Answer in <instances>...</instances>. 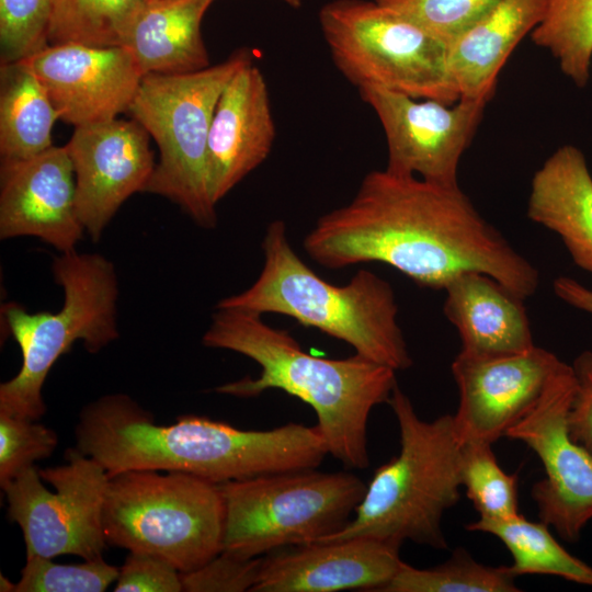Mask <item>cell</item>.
<instances>
[{
	"mask_svg": "<svg viewBox=\"0 0 592 592\" xmlns=\"http://www.w3.org/2000/svg\"><path fill=\"white\" fill-rule=\"evenodd\" d=\"M62 288L59 311L29 312L16 303L1 307V316L22 353L19 373L0 385V412L38 420L45 412L42 389L56 361L81 341L96 353L118 338L117 277L112 262L98 253H61L53 262Z\"/></svg>",
	"mask_w": 592,
	"mask_h": 592,
	"instance_id": "8992f818",
	"label": "cell"
},
{
	"mask_svg": "<svg viewBox=\"0 0 592 592\" xmlns=\"http://www.w3.org/2000/svg\"><path fill=\"white\" fill-rule=\"evenodd\" d=\"M400 547L371 537L284 547L263 557L252 592L380 591L402 562Z\"/></svg>",
	"mask_w": 592,
	"mask_h": 592,
	"instance_id": "ac0fdd59",
	"label": "cell"
},
{
	"mask_svg": "<svg viewBox=\"0 0 592 592\" xmlns=\"http://www.w3.org/2000/svg\"><path fill=\"white\" fill-rule=\"evenodd\" d=\"M75 436L76 448L99 462L110 477L127 470L181 471L216 485L317 468L329 454L317 424L242 430L187 414L158 425L124 394L88 403Z\"/></svg>",
	"mask_w": 592,
	"mask_h": 592,
	"instance_id": "7a4b0ae2",
	"label": "cell"
},
{
	"mask_svg": "<svg viewBox=\"0 0 592 592\" xmlns=\"http://www.w3.org/2000/svg\"><path fill=\"white\" fill-rule=\"evenodd\" d=\"M492 444L460 445V479L479 517L502 520L519 515L517 474L505 473Z\"/></svg>",
	"mask_w": 592,
	"mask_h": 592,
	"instance_id": "f1b7e54d",
	"label": "cell"
},
{
	"mask_svg": "<svg viewBox=\"0 0 592 592\" xmlns=\"http://www.w3.org/2000/svg\"><path fill=\"white\" fill-rule=\"evenodd\" d=\"M319 24L335 67L357 89L448 104L459 99L449 46L406 15L376 0H333L319 11Z\"/></svg>",
	"mask_w": 592,
	"mask_h": 592,
	"instance_id": "30bf717a",
	"label": "cell"
},
{
	"mask_svg": "<svg viewBox=\"0 0 592 592\" xmlns=\"http://www.w3.org/2000/svg\"><path fill=\"white\" fill-rule=\"evenodd\" d=\"M250 61L251 52L242 48L198 71L145 75L128 111L159 149V161L145 192L175 203L204 228L217 224L207 182L213 114L229 80Z\"/></svg>",
	"mask_w": 592,
	"mask_h": 592,
	"instance_id": "52a82bcc",
	"label": "cell"
},
{
	"mask_svg": "<svg viewBox=\"0 0 592 592\" xmlns=\"http://www.w3.org/2000/svg\"><path fill=\"white\" fill-rule=\"evenodd\" d=\"M53 0H0L1 64L15 62L48 44Z\"/></svg>",
	"mask_w": 592,
	"mask_h": 592,
	"instance_id": "4dcf8cb0",
	"label": "cell"
},
{
	"mask_svg": "<svg viewBox=\"0 0 592 592\" xmlns=\"http://www.w3.org/2000/svg\"><path fill=\"white\" fill-rule=\"evenodd\" d=\"M0 591L1 592H15V583L11 582L8 578L0 576Z\"/></svg>",
	"mask_w": 592,
	"mask_h": 592,
	"instance_id": "74e56055",
	"label": "cell"
},
{
	"mask_svg": "<svg viewBox=\"0 0 592 592\" xmlns=\"http://www.w3.org/2000/svg\"><path fill=\"white\" fill-rule=\"evenodd\" d=\"M281 1L291 5L292 8H298L303 3V0H281Z\"/></svg>",
	"mask_w": 592,
	"mask_h": 592,
	"instance_id": "f35d334b",
	"label": "cell"
},
{
	"mask_svg": "<svg viewBox=\"0 0 592 592\" xmlns=\"http://www.w3.org/2000/svg\"><path fill=\"white\" fill-rule=\"evenodd\" d=\"M470 532L491 534L511 553V571L522 574H550L592 587V567L571 555L544 522H532L519 514L502 520L479 517L465 526Z\"/></svg>",
	"mask_w": 592,
	"mask_h": 592,
	"instance_id": "d4e9b609",
	"label": "cell"
},
{
	"mask_svg": "<svg viewBox=\"0 0 592 592\" xmlns=\"http://www.w3.org/2000/svg\"><path fill=\"white\" fill-rule=\"evenodd\" d=\"M22 61L44 86L59 119L75 127L129 111L144 77L122 46L48 45Z\"/></svg>",
	"mask_w": 592,
	"mask_h": 592,
	"instance_id": "2e32d148",
	"label": "cell"
},
{
	"mask_svg": "<svg viewBox=\"0 0 592 592\" xmlns=\"http://www.w3.org/2000/svg\"><path fill=\"white\" fill-rule=\"evenodd\" d=\"M262 250L264 264L255 282L220 299L216 308L288 316L396 372L412 365L397 320L396 296L386 280L360 270L345 285L328 283L293 250L282 220L267 226Z\"/></svg>",
	"mask_w": 592,
	"mask_h": 592,
	"instance_id": "277c9868",
	"label": "cell"
},
{
	"mask_svg": "<svg viewBox=\"0 0 592 592\" xmlns=\"http://www.w3.org/2000/svg\"><path fill=\"white\" fill-rule=\"evenodd\" d=\"M517 577L510 567H491L457 548L445 562L428 569L401 562L382 592H515Z\"/></svg>",
	"mask_w": 592,
	"mask_h": 592,
	"instance_id": "83f0119b",
	"label": "cell"
},
{
	"mask_svg": "<svg viewBox=\"0 0 592 592\" xmlns=\"http://www.w3.org/2000/svg\"><path fill=\"white\" fill-rule=\"evenodd\" d=\"M65 458L67 463L56 467L32 466L2 489L8 516L23 533L26 556L103 558L107 545L103 508L110 476L76 447L68 448Z\"/></svg>",
	"mask_w": 592,
	"mask_h": 592,
	"instance_id": "8fae6325",
	"label": "cell"
},
{
	"mask_svg": "<svg viewBox=\"0 0 592 592\" xmlns=\"http://www.w3.org/2000/svg\"><path fill=\"white\" fill-rule=\"evenodd\" d=\"M443 311L457 329L462 354L521 353L535 344L524 299L480 272L456 276L445 288Z\"/></svg>",
	"mask_w": 592,
	"mask_h": 592,
	"instance_id": "ffe728a7",
	"label": "cell"
},
{
	"mask_svg": "<svg viewBox=\"0 0 592 592\" xmlns=\"http://www.w3.org/2000/svg\"><path fill=\"white\" fill-rule=\"evenodd\" d=\"M527 217L558 235L576 265L592 274V174L579 148L560 146L534 173Z\"/></svg>",
	"mask_w": 592,
	"mask_h": 592,
	"instance_id": "7402d4cb",
	"label": "cell"
},
{
	"mask_svg": "<svg viewBox=\"0 0 592 592\" xmlns=\"http://www.w3.org/2000/svg\"><path fill=\"white\" fill-rule=\"evenodd\" d=\"M148 0H53L48 44L123 46Z\"/></svg>",
	"mask_w": 592,
	"mask_h": 592,
	"instance_id": "484cf974",
	"label": "cell"
},
{
	"mask_svg": "<svg viewBox=\"0 0 592 592\" xmlns=\"http://www.w3.org/2000/svg\"><path fill=\"white\" fill-rule=\"evenodd\" d=\"M148 132L135 119L75 127L65 145L76 181L84 231L98 241L123 203L145 192L156 167Z\"/></svg>",
	"mask_w": 592,
	"mask_h": 592,
	"instance_id": "9a60e30c",
	"label": "cell"
},
{
	"mask_svg": "<svg viewBox=\"0 0 592 592\" xmlns=\"http://www.w3.org/2000/svg\"><path fill=\"white\" fill-rule=\"evenodd\" d=\"M202 343L242 354L261 367L258 377L223 384L216 392L252 398L283 390L314 409L331 456L350 469L369 465L368 418L376 406L388 402L397 386L395 369L357 353L345 358L311 355L287 330L240 309L216 308Z\"/></svg>",
	"mask_w": 592,
	"mask_h": 592,
	"instance_id": "3957f363",
	"label": "cell"
},
{
	"mask_svg": "<svg viewBox=\"0 0 592 592\" xmlns=\"http://www.w3.org/2000/svg\"><path fill=\"white\" fill-rule=\"evenodd\" d=\"M319 265L380 262L419 286L443 289L466 272L487 274L523 299L537 270L488 223L458 184L373 170L344 206L322 215L303 241Z\"/></svg>",
	"mask_w": 592,
	"mask_h": 592,
	"instance_id": "6da1fadb",
	"label": "cell"
},
{
	"mask_svg": "<svg viewBox=\"0 0 592 592\" xmlns=\"http://www.w3.org/2000/svg\"><path fill=\"white\" fill-rule=\"evenodd\" d=\"M574 388L572 366L565 363L505 435L526 444L540 459L545 478L532 488L539 521L570 543L592 521V452L573 441L568 428Z\"/></svg>",
	"mask_w": 592,
	"mask_h": 592,
	"instance_id": "7c38bea8",
	"label": "cell"
},
{
	"mask_svg": "<svg viewBox=\"0 0 592 592\" xmlns=\"http://www.w3.org/2000/svg\"><path fill=\"white\" fill-rule=\"evenodd\" d=\"M59 119L44 86L22 61L0 68L1 161L34 157L53 147L52 129Z\"/></svg>",
	"mask_w": 592,
	"mask_h": 592,
	"instance_id": "cb8c5ba5",
	"label": "cell"
},
{
	"mask_svg": "<svg viewBox=\"0 0 592 592\" xmlns=\"http://www.w3.org/2000/svg\"><path fill=\"white\" fill-rule=\"evenodd\" d=\"M37 420L0 412V486L3 489L34 463L52 456L56 432Z\"/></svg>",
	"mask_w": 592,
	"mask_h": 592,
	"instance_id": "1f68e13d",
	"label": "cell"
},
{
	"mask_svg": "<svg viewBox=\"0 0 592 592\" xmlns=\"http://www.w3.org/2000/svg\"><path fill=\"white\" fill-rule=\"evenodd\" d=\"M387 403L399 426V453L375 470L351 521L319 540L371 537L445 549L442 517L458 502L462 487L453 415L421 419L398 385Z\"/></svg>",
	"mask_w": 592,
	"mask_h": 592,
	"instance_id": "5b68a950",
	"label": "cell"
},
{
	"mask_svg": "<svg viewBox=\"0 0 592 592\" xmlns=\"http://www.w3.org/2000/svg\"><path fill=\"white\" fill-rule=\"evenodd\" d=\"M214 0H148L125 42L143 75L186 73L210 66L201 24Z\"/></svg>",
	"mask_w": 592,
	"mask_h": 592,
	"instance_id": "603a6c76",
	"label": "cell"
},
{
	"mask_svg": "<svg viewBox=\"0 0 592 592\" xmlns=\"http://www.w3.org/2000/svg\"><path fill=\"white\" fill-rule=\"evenodd\" d=\"M571 366L576 388L568 413L569 433L592 452V350L579 354Z\"/></svg>",
	"mask_w": 592,
	"mask_h": 592,
	"instance_id": "d590c367",
	"label": "cell"
},
{
	"mask_svg": "<svg viewBox=\"0 0 592 592\" xmlns=\"http://www.w3.org/2000/svg\"><path fill=\"white\" fill-rule=\"evenodd\" d=\"M263 557L246 558L221 550L210 560L181 573L186 592H244L258 582Z\"/></svg>",
	"mask_w": 592,
	"mask_h": 592,
	"instance_id": "836d02e7",
	"label": "cell"
},
{
	"mask_svg": "<svg viewBox=\"0 0 592 592\" xmlns=\"http://www.w3.org/2000/svg\"><path fill=\"white\" fill-rule=\"evenodd\" d=\"M358 92L383 127L387 170L437 184H458L460 158L475 137L488 102L458 99L448 104L375 87Z\"/></svg>",
	"mask_w": 592,
	"mask_h": 592,
	"instance_id": "4fadbf2b",
	"label": "cell"
},
{
	"mask_svg": "<svg viewBox=\"0 0 592 592\" xmlns=\"http://www.w3.org/2000/svg\"><path fill=\"white\" fill-rule=\"evenodd\" d=\"M366 486L352 473L316 468L221 483L223 550L253 558L333 535L351 521Z\"/></svg>",
	"mask_w": 592,
	"mask_h": 592,
	"instance_id": "9c48e42d",
	"label": "cell"
},
{
	"mask_svg": "<svg viewBox=\"0 0 592 592\" xmlns=\"http://www.w3.org/2000/svg\"><path fill=\"white\" fill-rule=\"evenodd\" d=\"M83 234L66 146H53L27 159L1 161V239L32 236L67 253L76 250Z\"/></svg>",
	"mask_w": 592,
	"mask_h": 592,
	"instance_id": "e0dca14e",
	"label": "cell"
},
{
	"mask_svg": "<svg viewBox=\"0 0 592 592\" xmlns=\"http://www.w3.org/2000/svg\"><path fill=\"white\" fill-rule=\"evenodd\" d=\"M548 0H498L449 45L448 70L459 99L489 102L506 60L544 18Z\"/></svg>",
	"mask_w": 592,
	"mask_h": 592,
	"instance_id": "44dd1931",
	"label": "cell"
},
{
	"mask_svg": "<svg viewBox=\"0 0 592 592\" xmlns=\"http://www.w3.org/2000/svg\"><path fill=\"white\" fill-rule=\"evenodd\" d=\"M532 42L556 59L577 87L587 86L592 62V0H548Z\"/></svg>",
	"mask_w": 592,
	"mask_h": 592,
	"instance_id": "4316f807",
	"label": "cell"
},
{
	"mask_svg": "<svg viewBox=\"0 0 592 592\" xmlns=\"http://www.w3.org/2000/svg\"><path fill=\"white\" fill-rule=\"evenodd\" d=\"M118 571L103 558L60 565L50 558L26 556L15 592H103L117 580Z\"/></svg>",
	"mask_w": 592,
	"mask_h": 592,
	"instance_id": "f546056e",
	"label": "cell"
},
{
	"mask_svg": "<svg viewBox=\"0 0 592 592\" xmlns=\"http://www.w3.org/2000/svg\"><path fill=\"white\" fill-rule=\"evenodd\" d=\"M553 288L566 304L592 315V289L567 276L557 277Z\"/></svg>",
	"mask_w": 592,
	"mask_h": 592,
	"instance_id": "8d00e7d4",
	"label": "cell"
},
{
	"mask_svg": "<svg viewBox=\"0 0 592 592\" xmlns=\"http://www.w3.org/2000/svg\"><path fill=\"white\" fill-rule=\"evenodd\" d=\"M442 39L448 46L498 0H376Z\"/></svg>",
	"mask_w": 592,
	"mask_h": 592,
	"instance_id": "d6a6232c",
	"label": "cell"
},
{
	"mask_svg": "<svg viewBox=\"0 0 592 592\" xmlns=\"http://www.w3.org/2000/svg\"><path fill=\"white\" fill-rule=\"evenodd\" d=\"M115 592H181V572L170 562L140 553H129L119 567Z\"/></svg>",
	"mask_w": 592,
	"mask_h": 592,
	"instance_id": "e575fe53",
	"label": "cell"
},
{
	"mask_svg": "<svg viewBox=\"0 0 592 592\" xmlns=\"http://www.w3.org/2000/svg\"><path fill=\"white\" fill-rule=\"evenodd\" d=\"M224 526L219 485L181 471L110 477L103 508L107 545L159 557L183 573L223 550Z\"/></svg>",
	"mask_w": 592,
	"mask_h": 592,
	"instance_id": "ba28073f",
	"label": "cell"
},
{
	"mask_svg": "<svg viewBox=\"0 0 592 592\" xmlns=\"http://www.w3.org/2000/svg\"><path fill=\"white\" fill-rule=\"evenodd\" d=\"M274 139L269 89L250 61L229 80L212 118L207 182L215 205L267 158Z\"/></svg>",
	"mask_w": 592,
	"mask_h": 592,
	"instance_id": "d6986e66",
	"label": "cell"
},
{
	"mask_svg": "<svg viewBox=\"0 0 592 592\" xmlns=\"http://www.w3.org/2000/svg\"><path fill=\"white\" fill-rule=\"evenodd\" d=\"M563 364L556 354L536 345L494 356L458 353L451 369L459 392L453 414L459 444H492L504 437L535 406Z\"/></svg>",
	"mask_w": 592,
	"mask_h": 592,
	"instance_id": "5bb4252c",
	"label": "cell"
}]
</instances>
